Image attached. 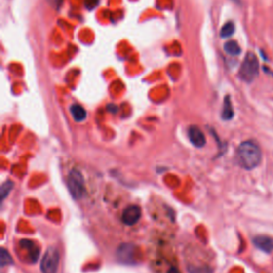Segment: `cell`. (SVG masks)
Segmentation results:
<instances>
[{
    "label": "cell",
    "instance_id": "cell-17",
    "mask_svg": "<svg viewBox=\"0 0 273 273\" xmlns=\"http://www.w3.org/2000/svg\"><path fill=\"white\" fill-rule=\"evenodd\" d=\"M168 273H179V272H178V270L176 268H171Z\"/></svg>",
    "mask_w": 273,
    "mask_h": 273
},
{
    "label": "cell",
    "instance_id": "cell-8",
    "mask_svg": "<svg viewBox=\"0 0 273 273\" xmlns=\"http://www.w3.org/2000/svg\"><path fill=\"white\" fill-rule=\"evenodd\" d=\"M21 246L28 252L29 258L31 259V262H37L39 257V248L35 243L30 240H22L21 241Z\"/></svg>",
    "mask_w": 273,
    "mask_h": 273
},
{
    "label": "cell",
    "instance_id": "cell-13",
    "mask_svg": "<svg viewBox=\"0 0 273 273\" xmlns=\"http://www.w3.org/2000/svg\"><path fill=\"white\" fill-rule=\"evenodd\" d=\"M234 32H235L234 23L229 22V23L224 24L221 31H220V36H221L222 39H228V38H231L233 35H234Z\"/></svg>",
    "mask_w": 273,
    "mask_h": 273
},
{
    "label": "cell",
    "instance_id": "cell-7",
    "mask_svg": "<svg viewBox=\"0 0 273 273\" xmlns=\"http://www.w3.org/2000/svg\"><path fill=\"white\" fill-rule=\"evenodd\" d=\"M253 244H254L258 250H261L265 253H271L273 251V238L270 236H256L253 238Z\"/></svg>",
    "mask_w": 273,
    "mask_h": 273
},
{
    "label": "cell",
    "instance_id": "cell-5",
    "mask_svg": "<svg viewBox=\"0 0 273 273\" xmlns=\"http://www.w3.org/2000/svg\"><path fill=\"white\" fill-rule=\"evenodd\" d=\"M141 218V209L137 205H129L122 212V221L128 226L136 224Z\"/></svg>",
    "mask_w": 273,
    "mask_h": 273
},
{
    "label": "cell",
    "instance_id": "cell-15",
    "mask_svg": "<svg viewBox=\"0 0 273 273\" xmlns=\"http://www.w3.org/2000/svg\"><path fill=\"white\" fill-rule=\"evenodd\" d=\"M13 188V183L12 182H5L4 184H2L1 187V198L3 199L6 195H9L10 191Z\"/></svg>",
    "mask_w": 273,
    "mask_h": 273
},
{
    "label": "cell",
    "instance_id": "cell-12",
    "mask_svg": "<svg viewBox=\"0 0 273 273\" xmlns=\"http://www.w3.org/2000/svg\"><path fill=\"white\" fill-rule=\"evenodd\" d=\"M224 50L228 55L236 57L241 54V48L235 41H229L224 44Z\"/></svg>",
    "mask_w": 273,
    "mask_h": 273
},
{
    "label": "cell",
    "instance_id": "cell-16",
    "mask_svg": "<svg viewBox=\"0 0 273 273\" xmlns=\"http://www.w3.org/2000/svg\"><path fill=\"white\" fill-rule=\"evenodd\" d=\"M48 3L51 5V6H55V8H59L60 5H61L63 0H47Z\"/></svg>",
    "mask_w": 273,
    "mask_h": 273
},
{
    "label": "cell",
    "instance_id": "cell-4",
    "mask_svg": "<svg viewBox=\"0 0 273 273\" xmlns=\"http://www.w3.org/2000/svg\"><path fill=\"white\" fill-rule=\"evenodd\" d=\"M60 261V254L56 246H50L45 252L41 263L42 273H57Z\"/></svg>",
    "mask_w": 273,
    "mask_h": 273
},
{
    "label": "cell",
    "instance_id": "cell-1",
    "mask_svg": "<svg viewBox=\"0 0 273 273\" xmlns=\"http://www.w3.org/2000/svg\"><path fill=\"white\" fill-rule=\"evenodd\" d=\"M237 161L241 168L253 170L262 161V151L254 141H244L237 150Z\"/></svg>",
    "mask_w": 273,
    "mask_h": 273
},
{
    "label": "cell",
    "instance_id": "cell-10",
    "mask_svg": "<svg viewBox=\"0 0 273 273\" xmlns=\"http://www.w3.org/2000/svg\"><path fill=\"white\" fill-rule=\"evenodd\" d=\"M70 110H71L73 118H74L76 122H83L86 118V111L84 110L82 106L74 104L71 106Z\"/></svg>",
    "mask_w": 273,
    "mask_h": 273
},
{
    "label": "cell",
    "instance_id": "cell-9",
    "mask_svg": "<svg viewBox=\"0 0 273 273\" xmlns=\"http://www.w3.org/2000/svg\"><path fill=\"white\" fill-rule=\"evenodd\" d=\"M132 255H134V246L130 244H123L117 250V256L121 262L130 263L132 261Z\"/></svg>",
    "mask_w": 273,
    "mask_h": 273
},
{
    "label": "cell",
    "instance_id": "cell-6",
    "mask_svg": "<svg viewBox=\"0 0 273 273\" xmlns=\"http://www.w3.org/2000/svg\"><path fill=\"white\" fill-rule=\"evenodd\" d=\"M188 137L190 142L195 145V148L201 149L206 144V137L197 126H190L188 129Z\"/></svg>",
    "mask_w": 273,
    "mask_h": 273
},
{
    "label": "cell",
    "instance_id": "cell-14",
    "mask_svg": "<svg viewBox=\"0 0 273 273\" xmlns=\"http://www.w3.org/2000/svg\"><path fill=\"white\" fill-rule=\"evenodd\" d=\"M0 263H1V267H4V266L13 263L12 256L5 249H1V252H0Z\"/></svg>",
    "mask_w": 273,
    "mask_h": 273
},
{
    "label": "cell",
    "instance_id": "cell-2",
    "mask_svg": "<svg viewBox=\"0 0 273 273\" xmlns=\"http://www.w3.org/2000/svg\"><path fill=\"white\" fill-rule=\"evenodd\" d=\"M259 72V63L256 56L249 52L245 56L239 71V77L245 82H252L257 77Z\"/></svg>",
    "mask_w": 273,
    "mask_h": 273
},
{
    "label": "cell",
    "instance_id": "cell-3",
    "mask_svg": "<svg viewBox=\"0 0 273 273\" xmlns=\"http://www.w3.org/2000/svg\"><path fill=\"white\" fill-rule=\"evenodd\" d=\"M68 188L75 199H80L84 195V179L80 172L73 169L68 176Z\"/></svg>",
    "mask_w": 273,
    "mask_h": 273
},
{
    "label": "cell",
    "instance_id": "cell-11",
    "mask_svg": "<svg viewBox=\"0 0 273 273\" xmlns=\"http://www.w3.org/2000/svg\"><path fill=\"white\" fill-rule=\"evenodd\" d=\"M221 117L224 121H230V119H232L233 117H234V109H233V105H232L230 96H226L224 98Z\"/></svg>",
    "mask_w": 273,
    "mask_h": 273
}]
</instances>
